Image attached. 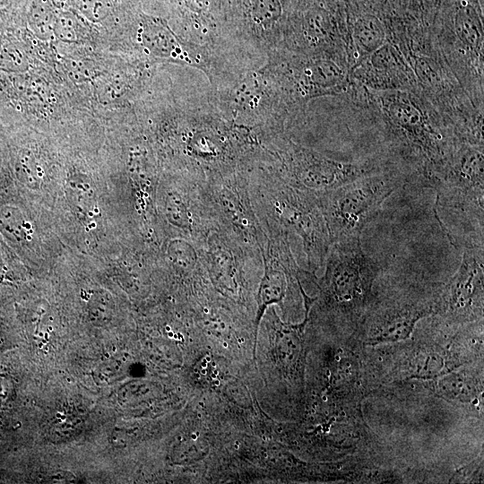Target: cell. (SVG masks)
I'll list each match as a JSON object with an SVG mask.
<instances>
[{"mask_svg": "<svg viewBox=\"0 0 484 484\" xmlns=\"http://www.w3.org/2000/svg\"><path fill=\"white\" fill-rule=\"evenodd\" d=\"M318 349L315 393L321 412L336 417L363 416V402L372 396L366 346L354 336L323 333Z\"/></svg>", "mask_w": 484, "mask_h": 484, "instance_id": "277c9868", "label": "cell"}, {"mask_svg": "<svg viewBox=\"0 0 484 484\" xmlns=\"http://www.w3.org/2000/svg\"><path fill=\"white\" fill-rule=\"evenodd\" d=\"M324 265L321 278L303 270L319 290L309 309V323L325 334L354 336L375 298L381 266L366 254L360 237L333 242Z\"/></svg>", "mask_w": 484, "mask_h": 484, "instance_id": "7a4b0ae2", "label": "cell"}, {"mask_svg": "<svg viewBox=\"0 0 484 484\" xmlns=\"http://www.w3.org/2000/svg\"><path fill=\"white\" fill-rule=\"evenodd\" d=\"M483 146L461 142L433 189L436 206L456 212L483 229Z\"/></svg>", "mask_w": 484, "mask_h": 484, "instance_id": "30bf717a", "label": "cell"}, {"mask_svg": "<svg viewBox=\"0 0 484 484\" xmlns=\"http://www.w3.org/2000/svg\"><path fill=\"white\" fill-rule=\"evenodd\" d=\"M450 243L461 248L462 261L451 278L438 285L435 313L431 316L450 326L483 321V238L466 236Z\"/></svg>", "mask_w": 484, "mask_h": 484, "instance_id": "ba28073f", "label": "cell"}, {"mask_svg": "<svg viewBox=\"0 0 484 484\" xmlns=\"http://www.w3.org/2000/svg\"><path fill=\"white\" fill-rule=\"evenodd\" d=\"M402 341L366 346L372 396L391 385L428 381L483 360V321L462 326L429 316Z\"/></svg>", "mask_w": 484, "mask_h": 484, "instance_id": "6da1fadb", "label": "cell"}, {"mask_svg": "<svg viewBox=\"0 0 484 484\" xmlns=\"http://www.w3.org/2000/svg\"><path fill=\"white\" fill-rule=\"evenodd\" d=\"M58 10L50 0H30L27 18L32 30L39 36L54 31Z\"/></svg>", "mask_w": 484, "mask_h": 484, "instance_id": "2e32d148", "label": "cell"}, {"mask_svg": "<svg viewBox=\"0 0 484 484\" xmlns=\"http://www.w3.org/2000/svg\"><path fill=\"white\" fill-rule=\"evenodd\" d=\"M270 162L265 169L277 178L315 196L359 177L390 169L379 157L341 161L297 144L278 139L266 150Z\"/></svg>", "mask_w": 484, "mask_h": 484, "instance_id": "5b68a950", "label": "cell"}, {"mask_svg": "<svg viewBox=\"0 0 484 484\" xmlns=\"http://www.w3.org/2000/svg\"><path fill=\"white\" fill-rule=\"evenodd\" d=\"M405 184L400 173L385 169L317 195L331 243L361 237L364 228L378 214L384 202Z\"/></svg>", "mask_w": 484, "mask_h": 484, "instance_id": "52a82bcc", "label": "cell"}, {"mask_svg": "<svg viewBox=\"0 0 484 484\" xmlns=\"http://www.w3.org/2000/svg\"><path fill=\"white\" fill-rule=\"evenodd\" d=\"M483 360L477 361L436 379L411 381L407 387L412 394L439 399L483 420Z\"/></svg>", "mask_w": 484, "mask_h": 484, "instance_id": "4fadbf2b", "label": "cell"}, {"mask_svg": "<svg viewBox=\"0 0 484 484\" xmlns=\"http://www.w3.org/2000/svg\"><path fill=\"white\" fill-rule=\"evenodd\" d=\"M385 42V31L381 22L374 16H364L353 25L347 48L355 61L352 69Z\"/></svg>", "mask_w": 484, "mask_h": 484, "instance_id": "9a60e30c", "label": "cell"}, {"mask_svg": "<svg viewBox=\"0 0 484 484\" xmlns=\"http://www.w3.org/2000/svg\"><path fill=\"white\" fill-rule=\"evenodd\" d=\"M208 280L235 291L260 280L261 253L249 249L215 229L197 246Z\"/></svg>", "mask_w": 484, "mask_h": 484, "instance_id": "7c38bea8", "label": "cell"}, {"mask_svg": "<svg viewBox=\"0 0 484 484\" xmlns=\"http://www.w3.org/2000/svg\"><path fill=\"white\" fill-rule=\"evenodd\" d=\"M437 288L409 281L376 289L354 337L372 347L409 339L419 323L434 315Z\"/></svg>", "mask_w": 484, "mask_h": 484, "instance_id": "8992f818", "label": "cell"}, {"mask_svg": "<svg viewBox=\"0 0 484 484\" xmlns=\"http://www.w3.org/2000/svg\"><path fill=\"white\" fill-rule=\"evenodd\" d=\"M353 77L375 91H413L418 82L407 59L394 45L385 42L353 69Z\"/></svg>", "mask_w": 484, "mask_h": 484, "instance_id": "5bb4252c", "label": "cell"}, {"mask_svg": "<svg viewBox=\"0 0 484 484\" xmlns=\"http://www.w3.org/2000/svg\"><path fill=\"white\" fill-rule=\"evenodd\" d=\"M202 193L216 228L240 245L261 253L267 242L254 210L246 171H235L208 179Z\"/></svg>", "mask_w": 484, "mask_h": 484, "instance_id": "9c48e42d", "label": "cell"}, {"mask_svg": "<svg viewBox=\"0 0 484 484\" xmlns=\"http://www.w3.org/2000/svg\"><path fill=\"white\" fill-rule=\"evenodd\" d=\"M314 298L303 296L304 319L298 324L281 320L272 307L266 310V324L272 337L271 357L283 391L295 406L302 405L306 390V369L310 351L309 309Z\"/></svg>", "mask_w": 484, "mask_h": 484, "instance_id": "8fae6325", "label": "cell"}, {"mask_svg": "<svg viewBox=\"0 0 484 484\" xmlns=\"http://www.w3.org/2000/svg\"><path fill=\"white\" fill-rule=\"evenodd\" d=\"M250 199L266 234L299 238L307 270L315 274L324 265L331 246L317 197L293 187L266 169L246 171Z\"/></svg>", "mask_w": 484, "mask_h": 484, "instance_id": "3957f363", "label": "cell"}]
</instances>
